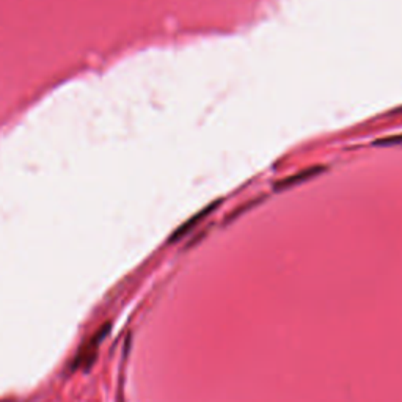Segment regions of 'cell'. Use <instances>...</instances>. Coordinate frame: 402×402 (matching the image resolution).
<instances>
[{
    "mask_svg": "<svg viewBox=\"0 0 402 402\" xmlns=\"http://www.w3.org/2000/svg\"><path fill=\"white\" fill-rule=\"evenodd\" d=\"M214 206H216V205H212V206H209V207H207V209H205V211H201V212L198 214V216H195V217H192V219L189 220V222H187V223H186L184 226H181V228H179V230H178V231L175 233V236H173V238H171V242H175V240H178V239H179L181 236H184V234H187V233H189V231L192 230V226H195V225H197V223L200 222V220H201V219H203V217L206 216V214H209V212H211V211L214 209Z\"/></svg>",
    "mask_w": 402,
    "mask_h": 402,
    "instance_id": "cell-3",
    "label": "cell"
},
{
    "mask_svg": "<svg viewBox=\"0 0 402 402\" xmlns=\"http://www.w3.org/2000/svg\"><path fill=\"white\" fill-rule=\"evenodd\" d=\"M109 332H110V325L104 324L82 347H80V351L74 360L76 370H79V368H82V370H89V368H91L93 361H95L98 357L99 346Z\"/></svg>",
    "mask_w": 402,
    "mask_h": 402,
    "instance_id": "cell-1",
    "label": "cell"
},
{
    "mask_svg": "<svg viewBox=\"0 0 402 402\" xmlns=\"http://www.w3.org/2000/svg\"><path fill=\"white\" fill-rule=\"evenodd\" d=\"M396 145V143H402V136H399V137H388V138H382V140H377L376 143L374 145H377V146H380V145H385V146H390V145Z\"/></svg>",
    "mask_w": 402,
    "mask_h": 402,
    "instance_id": "cell-4",
    "label": "cell"
},
{
    "mask_svg": "<svg viewBox=\"0 0 402 402\" xmlns=\"http://www.w3.org/2000/svg\"><path fill=\"white\" fill-rule=\"evenodd\" d=\"M320 171H323V169H319V167H314V169H310V170H306V171L297 173V175H294V176H290V178H286V179H283V181H280V183L275 186V190H283V189H287V187H292V186H297V184L305 183L306 179L314 178L316 175H319Z\"/></svg>",
    "mask_w": 402,
    "mask_h": 402,
    "instance_id": "cell-2",
    "label": "cell"
}]
</instances>
